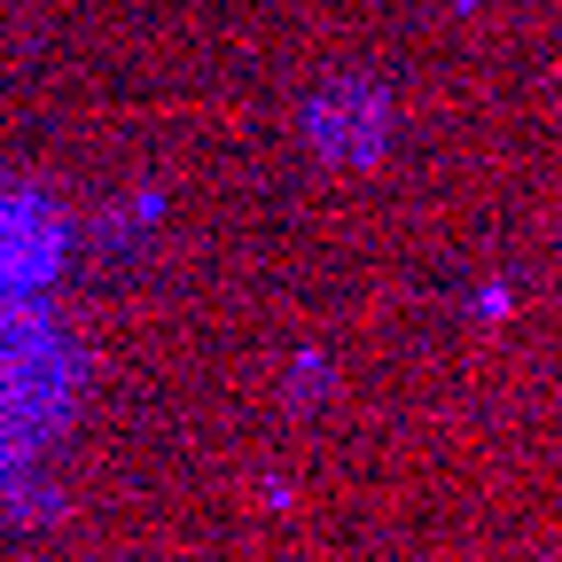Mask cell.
<instances>
[{
	"label": "cell",
	"mask_w": 562,
	"mask_h": 562,
	"mask_svg": "<svg viewBox=\"0 0 562 562\" xmlns=\"http://www.w3.org/2000/svg\"><path fill=\"white\" fill-rule=\"evenodd\" d=\"M63 406V360L40 336V321L0 313V461H16V446H32Z\"/></svg>",
	"instance_id": "cell-1"
}]
</instances>
